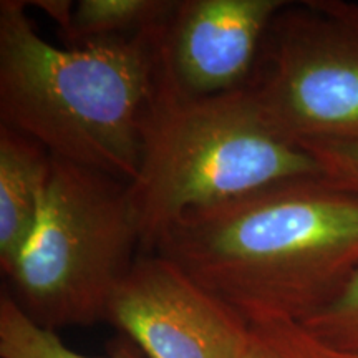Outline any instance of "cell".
<instances>
[{
	"mask_svg": "<svg viewBox=\"0 0 358 358\" xmlns=\"http://www.w3.org/2000/svg\"><path fill=\"white\" fill-rule=\"evenodd\" d=\"M150 252L244 319L303 322L358 272V192L289 179L176 219Z\"/></svg>",
	"mask_w": 358,
	"mask_h": 358,
	"instance_id": "cell-1",
	"label": "cell"
},
{
	"mask_svg": "<svg viewBox=\"0 0 358 358\" xmlns=\"http://www.w3.org/2000/svg\"><path fill=\"white\" fill-rule=\"evenodd\" d=\"M27 6L0 2V124L55 158L131 185L168 98L161 58L168 19L129 37L55 47Z\"/></svg>",
	"mask_w": 358,
	"mask_h": 358,
	"instance_id": "cell-2",
	"label": "cell"
},
{
	"mask_svg": "<svg viewBox=\"0 0 358 358\" xmlns=\"http://www.w3.org/2000/svg\"><path fill=\"white\" fill-rule=\"evenodd\" d=\"M308 176H324L319 163L268 120L249 87L204 98L168 95L129 185L141 252L187 213Z\"/></svg>",
	"mask_w": 358,
	"mask_h": 358,
	"instance_id": "cell-3",
	"label": "cell"
},
{
	"mask_svg": "<svg viewBox=\"0 0 358 358\" xmlns=\"http://www.w3.org/2000/svg\"><path fill=\"white\" fill-rule=\"evenodd\" d=\"M141 252L129 182L52 156L37 231L8 274L7 292L57 332L106 320L116 287Z\"/></svg>",
	"mask_w": 358,
	"mask_h": 358,
	"instance_id": "cell-4",
	"label": "cell"
},
{
	"mask_svg": "<svg viewBox=\"0 0 358 358\" xmlns=\"http://www.w3.org/2000/svg\"><path fill=\"white\" fill-rule=\"evenodd\" d=\"M248 87L297 143L358 136V3L287 2Z\"/></svg>",
	"mask_w": 358,
	"mask_h": 358,
	"instance_id": "cell-5",
	"label": "cell"
},
{
	"mask_svg": "<svg viewBox=\"0 0 358 358\" xmlns=\"http://www.w3.org/2000/svg\"><path fill=\"white\" fill-rule=\"evenodd\" d=\"M106 322L148 358H243L249 320L171 259L140 252Z\"/></svg>",
	"mask_w": 358,
	"mask_h": 358,
	"instance_id": "cell-6",
	"label": "cell"
},
{
	"mask_svg": "<svg viewBox=\"0 0 358 358\" xmlns=\"http://www.w3.org/2000/svg\"><path fill=\"white\" fill-rule=\"evenodd\" d=\"M285 0H176L161 30L168 95L204 98L248 87Z\"/></svg>",
	"mask_w": 358,
	"mask_h": 358,
	"instance_id": "cell-7",
	"label": "cell"
},
{
	"mask_svg": "<svg viewBox=\"0 0 358 358\" xmlns=\"http://www.w3.org/2000/svg\"><path fill=\"white\" fill-rule=\"evenodd\" d=\"M52 155L34 138L0 124V268L8 274L37 231Z\"/></svg>",
	"mask_w": 358,
	"mask_h": 358,
	"instance_id": "cell-8",
	"label": "cell"
},
{
	"mask_svg": "<svg viewBox=\"0 0 358 358\" xmlns=\"http://www.w3.org/2000/svg\"><path fill=\"white\" fill-rule=\"evenodd\" d=\"M174 6L176 0H80L62 37L69 47L129 37L163 24Z\"/></svg>",
	"mask_w": 358,
	"mask_h": 358,
	"instance_id": "cell-9",
	"label": "cell"
},
{
	"mask_svg": "<svg viewBox=\"0 0 358 358\" xmlns=\"http://www.w3.org/2000/svg\"><path fill=\"white\" fill-rule=\"evenodd\" d=\"M0 357L2 358H143V352L127 337L116 338L106 355L87 357L71 350L57 332L29 319L7 290L0 297Z\"/></svg>",
	"mask_w": 358,
	"mask_h": 358,
	"instance_id": "cell-10",
	"label": "cell"
},
{
	"mask_svg": "<svg viewBox=\"0 0 358 358\" xmlns=\"http://www.w3.org/2000/svg\"><path fill=\"white\" fill-rule=\"evenodd\" d=\"M243 358H342L320 343L301 322L259 319L249 322Z\"/></svg>",
	"mask_w": 358,
	"mask_h": 358,
	"instance_id": "cell-11",
	"label": "cell"
},
{
	"mask_svg": "<svg viewBox=\"0 0 358 358\" xmlns=\"http://www.w3.org/2000/svg\"><path fill=\"white\" fill-rule=\"evenodd\" d=\"M301 324L330 350L358 357V272L332 302Z\"/></svg>",
	"mask_w": 358,
	"mask_h": 358,
	"instance_id": "cell-12",
	"label": "cell"
},
{
	"mask_svg": "<svg viewBox=\"0 0 358 358\" xmlns=\"http://www.w3.org/2000/svg\"><path fill=\"white\" fill-rule=\"evenodd\" d=\"M324 176L335 185L358 192V136L302 141Z\"/></svg>",
	"mask_w": 358,
	"mask_h": 358,
	"instance_id": "cell-13",
	"label": "cell"
},
{
	"mask_svg": "<svg viewBox=\"0 0 358 358\" xmlns=\"http://www.w3.org/2000/svg\"><path fill=\"white\" fill-rule=\"evenodd\" d=\"M29 3L47 13V15L58 25V32L62 35L69 32L75 13L73 2H70V0H35V2Z\"/></svg>",
	"mask_w": 358,
	"mask_h": 358,
	"instance_id": "cell-14",
	"label": "cell"
},
{
	"mask_svg": "<svg viewBox=\"0 0 358 358\" xmlns=\"http://www.w3.org/2000/svg\"><path fill=\"white\" fill-rule=\"evenodd\" d=\"M340 357H342V358H358V357H350V355H343V353H340Z\"/></svg>",
	"mask_w": 358,
	"mask_h": 358,
	"instance_id": "cell-15",
	"label": "cell"
}]
</instances>
